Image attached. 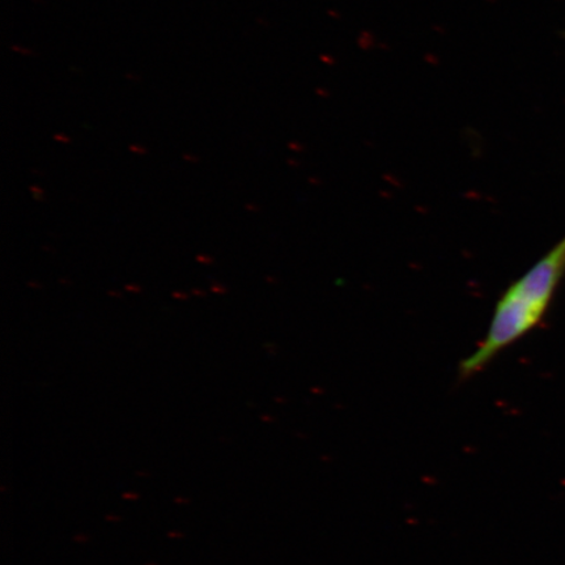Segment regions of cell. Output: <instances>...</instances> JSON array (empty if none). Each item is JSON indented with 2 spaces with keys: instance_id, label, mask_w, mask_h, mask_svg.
Here are the masks:
<instances>
[{
  "instance_id": "cell-5",
  "label": "cell",
  "mask_w": 565,
  "mask_h": 565,
  "mask_svg": "<svg viewBox=\"0 0 565 565\" xmlns=\"http://www.w3.org/2000/svg\"><path fill=\"white\" fill-rule=\"evenodd\" d=\"M130 151L134 153H146V148L141 146L134 145L130 147Z\"/></svg>"
},
{
  "instance_id": "cell-3",
  "label": "cell",
  "mask_w": 565,
  "mask_h": 565,
  "mask_svg": "<svg viewBox=\"0 0 565 565\" xmlns=\"http://www.w3.org/2000/svg\"><path fill=\"white\" fill-rule=\"evenodd\" d=\"M55 141H60V143H68L70 138L66 136V134H55L54 136Z\"/></svg>"
},
{
  "instance_id": "cell-6",
  "label": "cell",
  "mask_w": 565,
  "mask_h": 565,
  "mask_svg": "<svg viewBox=\"0 0 565 565\" xmlns=\"http://www.w3.org/2000/svg\"><path fill=\"white\" fill-rule=\"evenodd\" d=\"M35 4H44V0H31Z\"/></svg>"
},
{
  "instance_id": "cell-2",
  "label": "cell",
  "mask_w": 565,
  "mask_h": 565,
  "mask_svg": "<svg viewBox=\"0 0 565 565\" xmlns=\"http://www.w3.org/2000/svg\"><path fill=\"white\" fill-rule=\"evenodd\" d=\"M11 51L13 53H17V54L23 55V56H35V55H38L33 51V49H30V47H26V46H23V45H19V44L11 45Z\"/></svg>"
},
{
  "instance_id": "cell-4",
  "label": "cell",
  "mask_w": 565,
  "mask_h": 565,
  "mask_svg": "<svg viewBox=\"0 0 565 565\" xmlns=\"http://www.w3.org/2000/svg\"><path fill=\"white\" fill-rule=\"evenodd\" d=\"M125 79L132 82V83H139L141 81L140 76L138 74H134V73H126Z\"/></svg>"
},
{
  "instance_id": "cell-1",
  "label": "cell",
  "mask_w": 565,
  "mask_h": 565,
  "mask_svg": "<svg viewBox=\"0 0 565 565\" xmlns=\"http://www.w3.org/2000/svg\"><path fill=\"white\" fill-rule=\"evenodd\" d=\"M564 277L565 236L500 296L484 338L459 364V379L475 377L500 352L539 327Z\"/></svg>"
}]
</instances>
